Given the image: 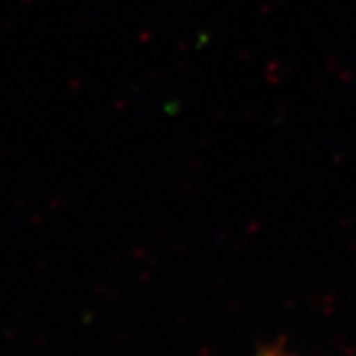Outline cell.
<instances>
[{"label": "cell", "instance_id": "6da1fadb", "mask_svg": "<svg viewBox=\"0 0 356 356\" xmlns=\"http://www.w3.org/2000/svg\"><path fill=\"white\" fill-rule=\"evenodd\" d=\"M259 356H280V353H275V350H264Z\"/></svg>", "mask_w": 356, "mask_h": 356}]
</instances>
